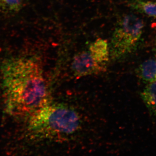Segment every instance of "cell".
<instances>
[{
	"mask_svg": "<svg viewBox=\"0 0 156 156\" xmlns=\"http://www.w3.org/2000/svg\"><path fill=\"white\" fill-rule=\"evenodd\" d=\"M4 102L10 115L27 119L51 103L41 65L33 57H10L1 67Z\"/></svg>",
	"mask_w": 156,
	"mask_h": 156,
	"instance_id": "obj_1",
	"label": "cell"
},
{
	"mask_svg": "<svg viewBox=\"0 0 156 156\" xmlns=\"http://www.w3.org/2000/svg\"><path fill=\"white\" fill-rule=\"evenodd\" d=\"M27 120L30 133L41 139L66 137L75 134L81 127V119L77 112L62 104H48Z\"/></svg>",
	"mask_w": 156,
	"mask_h": 156,
	"instance_id": "obj_2",
	"label": "cell"
},
{
	"mask_svg": "<svg viewBox=\"0 0 156 156\" xmlns=\"http://www.w3.org/2000/svg\"><path fill=\"white\" fill-rule=\"evenodd\" d=\"M144 23L141 18L132 14L123 15L117 22L110 44V55L119 59L136 51L141 42Z\"/></svg>",
	"mask_w": 156,
	"mask_h": 156,
	"instance_id": "obj_3",
	"label": "cell"
},
{
	"mask_svg": "<svg viewBox=\"0 0 156 156\" xmlns=\"http://www.w3.org/2000/svg\"><path fill=\"white\" fill-rule=\"evenodd\" d=\"M71 69L76 77L98 74L105 69L93 58L89 50L81 51L74 56Z\"/></svg>",
	"mask_w": 156,
	"mask_h": 156,
	"instance_id": "obj_4",
	"label": "cell"
},
{
	"mask_svg": "<svg viewBox=\"0 0 156 156\" xmlns=\"http://www.w3.org/2000/svg\"><path fill=\"white\" fill-rule=\"evenodd\" d=\"M88 50L98 63L105 67L110 56L109 46L106 40L97 39L91 44Z\"/></svg>",
	"mask_w": 156,
	"mask_h": 156,
	"instance_id": "obj_5",
	"label": "cell"
},
{
	"mask_svg": "<svg viewBox=\"0 0 156 156\" xmlns=\"http://www.w3.org/2000/svg\"><path fill=\"white\" fill-rule=\"evenodd\" d=\"M126 4L132 10L156 18V2L147 0H127Z\"/></svg>",
	"mask_w": 156,
	"mask_h": 156,
	"instance_id": "obj_6",
	"label": "cell"
},
{
	"mask_svg": "<svg viewBox=\"0 0 156 156\" xmlns=\"http://www.w3.org/2000/svg\"><path fill=\"white\" fill-rule=\"evenodd\" d=\"M28 0H0V14L6 17L17 15L25 7Z\"/></svg>",
	"mask_w": 156,
	"mask_h": 156,
	"instance_id": "obj_7",
	"label": "cell"
},
{
	"mask_svg": "<svg viewBox=\"0 0 156 156\" xmlns=\"http://www.w3.org/2000/svg\"><path fill=\"white\" fill-rule=\"evenodd\" d=\"M140 97L151 114L156 117V82L148 84Z\"/></svg>",
	"mask_w": 156,
	"mask_h": 156,
	"instance_id": "obj_8",
	"label": "cell"
},
{
	"mask_svg": "<svg viewBox=\"0 0 156 156\" xmlns=\"http://www.w3.org/2000/svg\"><path fill=\"white\" fill-rule=\"evenodd\" d=\"M138 75L143 81L148 83L156 82V60L147 59L140 66Z\"/></svg>",
	"mask_w": 156,
	"mask_h": 156,
	"instance_id": "obj_9",
	"label": "cell"
}]
</instances>
